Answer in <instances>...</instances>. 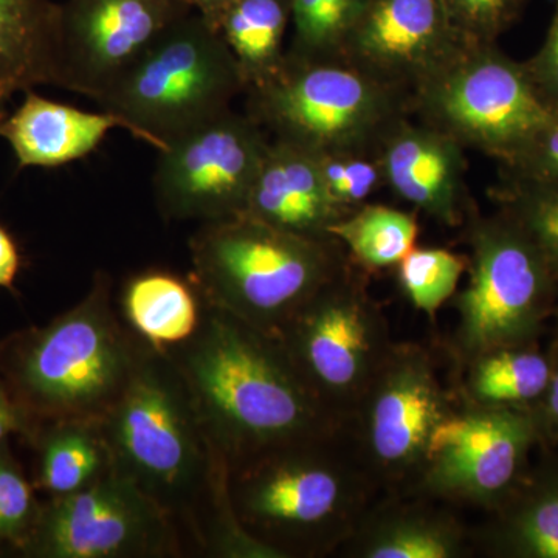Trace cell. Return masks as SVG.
I'll return each mask as SVG.
<instances>
[{
	"mask_svg": "<svg viewBox=\"0 0 558 558\" xmlns=\"http://www.w3.org/2000/svg\"><path fill=\"white\" fill-rule=\"evenodd\" d=\"M100 429L113 468L208 556H240L248 543L230 494L229 459L211 439L170 355L143 343L130 381Z\"/></svg>",
	"mask_w": 558,
	"mask_h": 558,
	"instance_id": "obj_1",
	"label": "cell"
},
{
	"mask_svg": "<svg viewBox=\"0 0 558 558\" xmlns=\"http://www.w3.org/2000/svg\"><path fill=\"white\" fill-rule=\"evenodd\" d=\"M165 352L231 470L315 442L329 427V410L301 379L279 340L227 312L205 304L193 339Z\"/></svg>",
	"mask_w": 558,
	"mask_h": 558,
	"instance_id": "obj_2",
	"label": "cell"
},
{
	"mask_svg": "<svg viewBox=\"0 0 558 558\" xmlns=\"http://www.w3.org/2000/svg\"><path fill=\"white\" fill-rule=\"evenodd\" d=\"M143 343L117 311L112 279L97 271L72 310L2 341L0 374L35 428L100 422L123 395Z\"/></svg>",
	"mask_w": 558,
	"mask_h": 558,
	"instance_id": "obj_3",
	"label": "cell"
},
{
	"mask_svg": "<svg viewBox=\"0 0 558 558\" xmlns=\"http://www.w3.org/2000/svg\"><path fill=\"white\" fill-rule=\"evenodd\" d=\"M337 245L247 215L213 220L190 238V278L205 304L278 339L343 270Z\"/></svg>",
	"mask_w": 558,
	"mask_h": 558,
	"instance_id": "obj_4",
	"label": "cell"
},
{
	"mask_svg": "<svg viewBox=\"0 0 558 558\" xmlns=\"http://www.w3.org/2000/svg\"><path fill=\"white\" fill-rule=\"evenodd\" d=\"M247 113L271 138L315 153H377L411 113V95L341 61H288L278 75L245 92Z\"/></svg>",
	"mask_w": 558,
	"mask_h": 558,
	"instance_id": "obj_5",
	"label": "cell"
},
{
	"mask_svg": "<svg viewBox=\"0 0 558 558\" xmlns=\"http://www.w3.org/2000/svg\"><path fill=\"white\" fill-rule=\"evenodd\" d=\"M245 83L219 32L197 13L165 33L98 106L157 150L231 109Z\"/></svg>",
	"mask_w": 558,
	"mask_h": 558,
	"instance_id": "obj_6",
	"label": "cell"
},
{
	"mask_svg": "<svg viewBox=\"0 0 558 558\" xmlns=\"http://www.w3.org/2000/svg\"><path fill=\"white\" fill-rule=\"evenodd\" d=\"M411 113L464 148L510 160L556 116L527 69L469 44L411 95Z\"/></svg>",
	"mask_w": 558,
	"mask_h": 558,
	"instance_id": "obj_7",
	"label": "cell"
},
{
	"mask_svg": "<svg viewBox=\"0 0 558 558\" xmlns=\"http://www.w3.org/2000/svg\"><path fill=\"white\" fill-rule=\"evenodd\" d=\"M180 550V532L170 517L112 464L83 490L50 498L21 553L36 558H159Z\"/></svg>",
	"mask_w": 558,
	"mask_h": 558,
	"instance_id": "obj_8",
	"label": "cell"
},
{
	"mask_svg": "<svg viewBox=\"0 0 558 558\" xmlns=\"http://www.w3.org/2000/svg\"><path fill=\"white\" fill-rule=\"evenodd\" d=\"M270 138L233 109L157 150L153 189L165 219L213 222L242 215Z\"/></svg>",
	"mask_w": 558,
	"mask_h": 558,
	"instance_id": "obj_9",
	"label": "cell"
},
{
	"mask_svg": "<svg viewBox=\"0 0 558 558\" xmlns=\"http://www.w3.org/2000/svg\"><path fill=\"white\" fill-rule=\"evenodd\" d=\"M470 242V281L458 299L459 340L470 355L483 357L534 328L553 269L517 223L481 220Z\"/></svg>",
	"mask_w": 558,
	"mask_h": 558,
	"instance_id": "obj_10",
	"label": "cell"
},
{
	"mask_svg": "<svg viewBox=\"0 0 558 558\" xmlns=\"http://www.w3.org/2000/svg\"><path fill=\"white\" fill-rule=\"evenodd\" d=\"M278 340L328 410L365 392L388 357L379 314L347 281L344 269L301 307Z\"/></svg>",
	"mask_w": 558,
	"mask_h": 558,
	"instance_id": "obj_11",
	"label": "cell"
},
{
	"mask_svg": "<svg viewBox=\"0 0 558 558\" xmlns=\"http://www.w3.org/2000/svg\"><path fill=\"white\" fill-rule=\"evenodd\" d=\"M312 444L274 451L231 470L238 519L279 557L275 543L307 542L347 515V476L311 451Z\"/></svg>",
	"mask_w": 558,
	"mask_h": 558,
	"instance_id": "obj_12",
	"label": "cell"
},
{
	"mask_svg": "<svg viewBox=\"0 0 558 558\" xmlns=\"http://www.w3.org/2000/svg\"><path fill=\"white\" fill-rule=\"evenodd\" d=\"M185 0L61 2L60 87L100 102L183 17Z\"/></svg>",
	"mask_w": 558,
	"mask_h": 558,
	"instance_id": "obj_13",
	"label": "cell"
},
{
	"mask_svg": "<svg viewBox=\"0 0 558 558\" xmlns=\"http://www.w3.org/2000/svg\"><path fill=\"white\" fill-rule=\"evenodd\" d=\"M465 46L442 0H368L343 60L413 95Z\"/></svg>",
	"mask_w": 558,
	"mask_h": 558,
	"instance_id": "obj_14",
	"label": "cell"
},
{
	"mask_svg": "<svg viewBox=\"0 0 558 558\" xmlns=\"http://www.w3.org/2000/svg\"><path fill=\"white\" fill-rule=\"evenodd\" d=\"M366 391V435L374 461L392 473L425 464L433 433L450 416L428 360L410 351L388 355Z\"/></svg>",
	"mask_w": 558,
	"mask_h": 558,
	"instance_id": "obj_15",
	"label": "cell"
},
{
	"mask_svg": "<svg viewBox=\"0 0 558 558\" xmlns=\"http://www.w3.org/2000/svg\"><path fill=\"white\" fill-rule=\"evenodd\" d=\"M531 424L509 410L447 416L428 444V476L440 490L490 497L515 476Z\"/></svg>",
	"mask_w": 558,
	"mask_h": 558,
	"instance_id": "obj_16",
	"label": "cell"
},
{
	"mask_svg": "<svg viewBox=\"0 0 558 558\" xmlns=\"http://www.w3.org/2000/svg\"><path fill=\"white\" fill-rule=\"evenodd\" d=\"M464 149L446 132L405 117L379 146L385 185L429 218L458 226L468 208Z\"/></svg>",
	"mask_w": 558,
	"mask_h": 558,
	"instance_id": "obj_17",
	"label": "cell"
},
{
	"mask_svg": "<svg viewBox=\"0 0 558 558\" xmlns=\"http://www.w3.org/2000/svg\"><path fill=\"white\" fill-rule=\"evenodd\" d=\"M242 215L314 240H332L328 229L344 216L329 199L317 153L278 138H270Z\"/></svg>",
	"mask_w": 558,
	"mask_h": 558,
	"instance_id": "obj_18",
	"label": "cell"
},
{
	"mask_svg": "<svg viewBox=\"0 0 558 558\" xmlns=\"http://www.w3.org/2000/svg\"><path fill=\"white\" fill-rule=\"evenodd\" d=\"M24 94L0 128L21 168L64 167L94 153L112 130L131 134L130 124L108 110L89 112L33 89Z\"/></svg>",
	"mask_w": 558,
	"mask_h": 558,
	"instance_id": "obj_19",
	"label": "cell"
},
{
	"mask_svg": "<svg viewBox=\"0 0 558 558\" xmlns=\"http://www.w3.org/2000/svg\"><path fill=\"white\" fill-rule=\"evenodd\" d=\"M61 2L0 0V95L60 87Z\"/></svg>",
	"mask_w": 558,
	"mask_h": 558,
	"instance_id": "obj_20",
	"label": "cell"
},
{
	"mask_svg": "<svg viewBox=\"0 0 558 558\" xmlns=\"http://www.w3.org/2000/svg\"><path fill=\"white\" fill-rule=\"evenodd\" d=\"M204 310V299L191 278L171 271H142L121 289V318L138 339L159 351L193 339Z\"/></svg>",
	"mask_w": 558,
	"mask_h": 558,
	"instance_id": "obj_21",
	"label": "cell"
},
{
	"mask_svg": "<svg viewBox=\"0 0 558 558\" xmlns=\"http://www.w3.org/2000/svg\"><path fill=\"white\" fill-rule=\"evenodd\" d=\"M290 24V0H236L220 17L216 31L236 61L245 92L263 86L284 68Z\"/></svg>",
	"mask_w": 558,
	"mask_h": 558,
	"instance_id": "obj_22",
	"label": "cell"
},
{
	"mask_svg": "<svg viewBox=\"0 0 558 558\" xmlns=\"http://www.w3.org/2000/svg\"><path fill=\"white\" fill-rule=\"evenodd\" d=\"M31 438L38 447L36 483L51 498L83 490L112 468L98 422H50Z\"/></svg>",
	"mask_w": 558,
	"mask_h": 558,
	"instance_id": "obj_23",
	"label": "cell"
},
{
	"mask_svg": "<svg viewBox=\"0 0 558 558\" xmlns=\"http://www.w3.org/2000/svg\"><path fill=\"white\" fill-rule=\"evenodd\" d=\"M328 234L362 266L380 270L398 266L416 247L418 223L402 209L365 204L333 222Z\"/></svg>",
	"mask_w": 558,
	"mask_h": 558,
	"instance_id": "obj_24",
	"label": "cell"
},
{
	"mask_svg": "<svg viewBox=\"0 0 558 558\" xmlns=\"http://www.w3.org/2000/svg\"><path fill=\"white\" fill-rule=\"evenodd\" d=\"M368 0H290L292 36L286 60L341 61Z\"/></svg>",
	"mask_w": 558,
	"mask_h": 558,
	"instance_id": "obj_25",
	"label": "cell"
},
{
	"mask_svg": "<svg viewBox=\"0 0 558 558\" xmlns=\"http://www.w3.org/2000/svg\"><path fill=\"white\" fill-rule=\"evenodd\" d=\"M550 384L548 362L535 352L501 351L483 355L472 387L476 398L490 403L524 402Z\"/></svg>",
	"mask_w": 558,
	"mask_h": 558,
	"instance_id": "obj_26",
	"label": "cell"
},
{
	"mask_svg": "<svg viewBox=\"0 0 558 558\" xmlns=\"http://www.w3.org/2000/svg\"><path fill=\"white\" fill-rule=\"evenodd\" d=\"M468 264L450 250L414 247L398 264L399 281L416 310L435 315L457 292Z\"/></svg>",
	"mask_w": 558,
	"mask_h": 558,
	"instance_id": "obj_27",
	"label": "cell"
},
{
	"mask_svg": "<svg viewBox=\"0 0 558 558\" xmlns=\"http://www.w3.org/2000/svg\"><path fill=\"white\" fill-rule=\"evenodd\" d=\"M317 159L329 199L344 216L368 204L369 197L385 185L379 150L317 153Z\"/></svg>",
	"mask_w": 558,
	"mask_h": 558,
	"instance_id": "obj_28",
	"label": "cell"
},
{
	"mask_svg": "<svg viewBox=\"0 0 558 558\" xmlns=\"http://www.w3.org/2000/svg\"><path fill=\"white\" fill-rule=\"evenodd\" d=\"M457 550V538L449 529L429 521L402 520L371 537L363 548V557L450 558Z\"/></svg>",
	"mask_w": 558,
	"mask_h": 558,
	"instance_id": "obj_29",
	"label": "cell"
},
{
	"mask_svg": "<svg viewBox=\"0 0 558 558\" xmlns=\"http://www.w3.org/2000/svg\"><path fill=\"white\" fill-rule=\"evenodd\" d=\"M40 508L32 484L11 457L7 440L0 444V543L24 548L31 537Z\"/></svg>",
	"mask_w": 558,
	"mask_h": 558,
	"instance_id": "obj_30",
	"label": "cell"
},
{
	"mask_svg": "<svg viewBox=\"0 0 558 558\" xmlns=\"http://www.w3.org/2000/svg\"><path fill=\"white\" fill-rule=\"evenodd\" d=\"M447 16L465 44H495L519 14L521 0H442Z\"/></svg>",
	"mask_w": 558,
	"mask_h": 558,
	"instance_id": "obj_31",
	"label": "cell"
},
{
	"mask_svg": "<svg viewBox=\"0 0 558 558\" xmlns=\"http://www.w3.org/2000/svg\"><path fill=\"white\" fill-rule=\"evenodd\" d=\"M517 218L553 270H558V190L524 183L513 201Z\"/></svg>",
	"mask_w": 558,
	"mask_h": 558,
	"instance_id": "obj_32",
	"label": "cell"
},
{
	"mask_svg": "<svg viewBox=\"0 0 558 558\" xmlns=\"http://www.w3.org/2000/svg\"><path fill=\"white\" fill-rule=\"evenodd\" d=\"M508 161L521 172L524 183L558 190V112Z\"/></svg>",
	"mask_w": 558,
	"mask_h": 558,
	"instance_id": "obj_33",
	"label": "cell"
},
{
	"mask_svg": "<svg viewBox=\"0 0 558 558\" xmlns=\"http://www.w3.org/2000/svg\"><path fill=\"white\" fill-rule=\"evenodd\" d=\"M521 548L534 557L558 558V494L539 499L517 527Z\"/></svg>",
	"mask_w": 558,
	"mask_h": 558,
	"instance_id": "obj_34",
	"label": "cell"
},
{
	"mask_svg": "<svg viewBox=\"0 0 558 558\" xmlns=\"http://www.w3.org/2000/svg\"><path fill=\"white\" fill-rule=\"evenodd\" d=\"M526 69L550 108L558 112V0L545 49L535 64Z\"/></svg>",
	"mask_w": 558,
	"mask_h": 558,
	"instance_id": "obj_35",
	"label": "cell"
},
{
	"mask_svg": "<svg viewBox=\"0 0 558 558\" xmlns=\"http://www.w3.org/2000/svg\"><path fill=\"white\" fill-rule=\"evenodd\" d=\"M33 432H35V424L32 418L11 396L7 385L0 380V444L5 442L14 433H21L31 438Z\"/></svg>",
	"mask_w": 558,
	"mask_h": 558,
	"instance_id": "obj_36",
	"label": "cell"
},
{
	"mask_svg": "<svg viewBox=\"0 0 558 558\" xmlns=\"http://www.w3.org/2000/svg\"><path fill=\"white\" fill-rule=\"evenodd\" d=\"M20 267L21 258L16 244L9 231L0 226V288L13 289Z\"/></svg>",
	"mask_w": 558,
	"mask_h": 558,
	"instance_id": "obj_37",
	"label": "cell"
},
{
	"mask_svg": "<svg viewBox=\"0 0 558 558\" xmlns=\"http://www.w3.org/2000/svg\"><path fill=\"white\" fill-rule=\"evenodd\" d=\"M193 9L194 13L199 14L205 21H208L216 28L220 17L227 10L233 5L236 0H185Z\"/></svg>",
	"mask_w": 558,
	"mask_h": 558,
	"instance_id": "obj_38",
	"label": "cell"
},
{
	"mask_svg": "<svg viewBox=\"0 0 558 558\" xmlns=\"http://www.w3.org/2000/svg\"><path fill=\"white\" fill-rule=\"evenodd\" d=\"M549 391V409L553 411L554 416L558 417V374L550 381Z\"/></svg>",
	"mask_w": 558,
	"mask_h": 558,
	"instance_id": "obj_39",
	"label": "cell"
},
{
	"mask_svg": "<svg viewBox=\"0 0 558 558\" xmlns=\"http://www.w3.org/2000/svg\"><path fill=\"white\" fill-rule=\"evenodd\" d=\"M9 100L10 98L0 95V128H2L3 121H5L7 116H9V110H7V102H9Z\"/></svg>",
	"mask_w": 558,
	"mask_h": 558,
	"instance_id": "obj_40",
	"label": "cell"
}]
</instances>
